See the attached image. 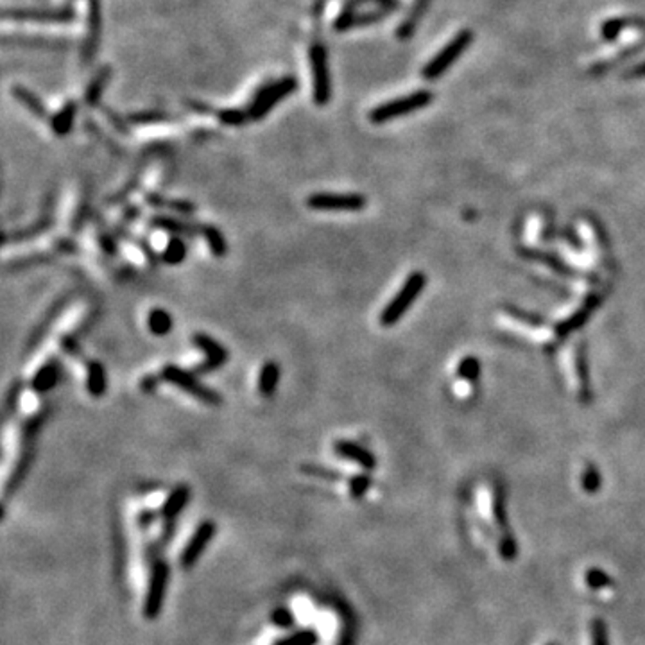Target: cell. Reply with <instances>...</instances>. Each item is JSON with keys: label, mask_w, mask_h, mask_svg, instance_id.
<instances>
[{"label": "cell", "mask_w": 645, "mask_h": 645, "mask_svg": "<svg viewBox=\"0 0 645 645\" xmlns=\"http://www.w3.org/2000/svg\"><path fill=\"white\" fill-rule=\"evenodd\" d=\"M24 391V382L22 380H15L11 386H9L8 394H6V403H4V418L9 420L11 416L17 412L18 409V402H20V394Z\"/></svg>", "instance_id": "cell-30"}, {"label": "cell", "mask_w": 645, "mask_h": 645, "mask_svg": "<svg viewBox=\"0 0 645 645\" xmlns=\"http://www.w3.org/2000/svg\"><path fill=\"white\" fill-rule=\"evenodd\" d=\"M76 115H78V103L76 100H69V103L63 104L60 112L51 117L52 133L56 136H67L74 127Z\"/></svg>", "instance_id": "cell-22"}, {"label": "cell", "mask_w": 645, "mask_h": 645, "mask_svg": "<svg viewBox=\"0 0 645 645\" xmlns=\"http://www.w3.org/2000/svg\"><path fill=\"white\" fill-rule=\"evenodd\" d=\"M56 249L60 253H67V255L79 253V246L72 238H60V240H56Z\"/></svg>", "instance_id": "cell-51"}, {"label": "cell", "mask_w": 645, "mask_h": 645, "mask_svg": "<svg viewBox=\"0 0 645 645\" xmlns=\"http://www.w3.org/2000/svg\"><path fill=\"white\" fill-rule=\"evenodd\" d=\"M161 380H164L161 373H158V375H156V373L145 375L143 378H140V391H142V393H148V394L154 393V391L158 389V386H160Z\"/></svg>", "instance_id": "cell-44"}, {"label": "cell", "mask_w": 645, "mask_h": 645, "mask_svg": "<svg viewBox=\"0 0 645 645\" xmlns=\"http://www.w3.org/2000/svg\"><path fill=\"white\" fill-rule=\"evenodd\" d=\"M160 373L161 377H164V382H169V384L176 386L178 389L185 391V393L194 396L195 400H200L204 405L217 407V405L222 403L221 394L217 393L215 389H212V387H208L206 384H203L194 371H186V369L179 368V366L167 364Z\"/></svg>", "instance_id": "cell-2"}, {"label": "cell", "mask_w": 645, "mask_h": 645, "mask_svg": "<svg viewBox=\"0 0 645 645\" xmlns=\"http://www.w3.org/2000/svg\"><path fill=\"white\" fill-rule=\"evenodd\" d=\"M200 231L204 237V240H206L208 247H210V251H212L213 256H217V258L226 256V253H228V242H226V237L221 231V228H217L215 224L204 222V224H200Z\"/></svg>", "instance_id": "cell-24"}, {"label": "cell", "mask_w": 645, "mask_h": 645, "mask_svg": "<svg viewBox=\"0 0 645 645\" xmlns=\"http://www.w3.org/2000/svg\"><path fill=\"white\" fill-rule=\"evenodd\" d=\"M11 96H13L18 103L22 104L27 112L33 113L36 118L51 122L52 115H48L47 106L44 104V100L36 96L35 91H30L29 88L22 87V85H13V87H11Z\"/></svg>", "instance_id": "cell-16"}, {"label": "cell", "mask_w": 645, "mask_h": 645, "mask_svg": "<svg viewBox=\"0 0 645 645\" xmlns=\"http://www.w3.org/2000/svg\"><path fill=\"white\" fill-rule=\"evenodd\" d=\"M188 500V488L186 486H179L178 490H174L173 495L169 497V500L165 502L164 511L165 515H174V513H178L183 506Z\"/></svg>", "instance_id": "cell-33"}, {"label": "cell", "mask_w": 645, "mask_h": 645, "mask_svg": "<svg viewBox=\"0 0 645 645\" xmlns=\"http://www.w3.org/2000/svg\"><path fill=\"white\" fill-rule=\"evenodd\" d=\"M87 126L90 127V133L94 134V136H97V139H99V140H103L104 145H106V148H108L109 151H112V152H117V154H124V151H122V149L118 148L117 143H113L112 140L108 139V136H104V134L99 131V127H97L96 124H94V122H87Z\"/></svg>", "instance_id": "cell-49"}, {"label": "cell", "mask_w": 645, "mask_h": 645, "mask_svg": "<svg viewBox=\"0 0 645 645\" xmlns=\"http://www.w3.org/2000/svg\"><path fill=\"white\" fill-rule=\"evenodd\" d=\"M459 375L463 378H468V380H475L479 377V362L473 357H468L466 360H463V364L459 366Z\"/></svg>", "instance_id": "cell-43"}, {"label": "cell", "mask_w": 645, "mask_h": 645, "mask_svg": "<svg viewBox=\"0 0 645 645\" xmlns=\"http://www.w3.org/2000/svg\"><path fill=\"white\" fill-rule=\"evenodd\" d=\"M109 79H112V69L109 67H103V69L97 70V74L90 79L87 90H85V104L87 106H90V108L99 106Z\"/></svg>", "instance_id": "cell-20"}, {"label": "cell", "mask_w": 645, "mask_h": 645, "mask_svg": "<svg viewBox=\"0 0 645 645\" xmlns=\"http://www.w3.org/2000/svg\"><path fill=\"white\" fill-rule=\"evenodd\" d=\"M139 183H140V178H139V176H136V178H134L133 182H131V183H126V185H124V188H122V191H118L117 194H113L112 197H108V201H106V204H117V203H122V201H126V200H127V195H131V192L136 191V186H139Z\"/></svg>", "instance_id": "cell-42"}, {"label": "cell", "mask_w": 645, "mask_h": 645, "mask_svg": "<svg viewBox=\"0 0 645 645\" xmlns=\"http://www.w3.org/2000/svg\"><path fill=\"white\" fill-rule=\"evenodd\" d=\"M581 484H583V490H585L586 493H595V491H599V488H601V475H599L597 468L586 466Z\"/></svg>", "instance_id": "cell-38"}, {"label": "cell", "mask_w": 645, "mask_h": 645, "mask_svg": "<svg viewBox=\"0 0 645 645\" xmlns=\"http://www.w3.org/2000/svg\"><path fill=\"white\" fill-rule=\"evenodd\" d=\"M217 121L221 122L222 126H230V127H238L244 126L247 121H251L249 118V113L244 112V109L238 108H224L215 112Z\"/></svg>", "instance_id": "cell-29"}, {"label": "cell", "mask_w": 645, "mask_h": 645, "mask_svg": "<svg viewBox=\"0 0 645 645\" xmlns=\"http://www.w3.org/2000/svg\"><path fill=\"white\" fill-rule=\"evenodd\" d=\"M143 201H145V204H148V206L156 208V210L167 208V197H164V195L158 194V192H145V195H143Z\"/></svg>", "instance_id": "cell-50"}, {"label": "cell", "mask_w": 645, "mask_h": 645, "mask_svg": "<svg viewBox=\"0 0 645 645\" xmlns=\"http://www.w3.org/2000/svg\"><path fill=\"white\" fill-rule=\"evenodd\" d=\"M167 208L183 217H192L197 212V204L188 200H167Z\"/></svg>", "instance_id": "cell-37"}, {"label": "cell", "mask_w": 645, "mask_h": 645, "mask_svg": "<svg viewBox=\"0 0 645 645\" xmlns=\"http://www.w3.org/2000/svg\"><path fill=\"white\" fill-rule=\"evenodd\" d=\"M432 6V0H414L409 9L407 17L403 18L402 22H400L398 29H396V38L398 39H409L411 36H414L416 29L421 24V20L425 18L429 8Z\"/></svg>", "instance_id": "cell-15"}, {"label": "cell", "mask_w": 645, "mask_h": 645, "mask_svg": "<svg viewBox=\"0 0 645 645\" xmlns=\"http://www.w3.org/2000/svg\"><path fill=\"white\" fill-rule=\"evenodd\" d=\"M127 121H130L131 124H158V122H170L174 121V118L170 117L169 113L152 109V112L131 113L130 117H127Z\"/></svg>", "instance_id": "cell-31"}, {"label": "cell", "mask_w": 645, "mask_h": 645, "mask_svg": "<svg viewBox=\"0 0 645 645\" xmlns=\"http://www.w3.org/2000/svg\"><path fill=\"white\" fill-rule=\"evenodd\" d=\"M498 552H500V556H502V558H506L507 561H509V559H513L516 556V552H518V549H516V542L513 540L511 536H509V534L502 536V540H500V545H498Z\"/></svg>", "instance_id": "cell-45"}, {"label": "cell", "mask_w": 645, "mask_h": 645, "mask_svg": "<svg viewBox=\"0 0 645 645\" xmlns=\"http://www.w3.org/2000/svg\"><path fill=\"white\" fill-rule=\"evenodd\" d=\"M473 39H475V35H473L472 29H461L459 33H457V35H455L454 38L423 67V70H421L423 79H427V81H436V79L441 78L443 74H446V70L450 69L455 61L463 56L464 51L473 44Z\"/></svg>", "instance_id": "cell-4"}, {"label": "cell", "mask_w": 645, "mask_h": 645, "mask_svg": "<svg viewBox=\"0 0 645 645\" xmlns=\"http://www.w3.org/2000/svg\"><path fill=\"white\" fill-rule=\"evenodd\" d=\"M103 38V6L100 0H88V33L82 45V60L90 63L99 51Z\"/></svg>", "instance_id": "cell-10"}, {"label": "cell", "mask_w": 645, "mask_h": 645, "mask_svg": "<svg viewBox=\"0 0 645 645\" xmlns=\"http://www.w3.org/2000/svg\"><path fill=\"white\" fill-rule=\"evenodd\" d=\"M590 633H592V645H610V637H608V628L604 620H592Z\"/></svg>", "instance_id": "cell-36"}, {"label": "cell", "mask_w": 645, "mask_h": 645, "mask_svg": "<svg viewBox=\"0 0 645 645\" xmlns=\"http://www.w3.org/2000/svg\"><path fill=\"white\" fill-rule=\"evenodd\" d=\"M369 484H371V481H369L368 475L353 477V479H351V482H350L351 495H353V497H362V495L368 491Z\"/></svg>", "instance_id": "cell-48"}, {"label": "cell", "mask_w": 645, "mask_h": 645, "mask_svg": "<svg viewBox=\"0 0 645 645\" xmlns=\"http://www.w3.org/2000/svg\"><path fill=\"white\" fill-rule=\"evenodd\" d=\"M301 470H303L305 473H308V475L323 477V479H330V481L341 479V475H339L337 472L326 470V468H323V466H314V464H305V466H301Z\"/></svg>", "instance_id": "cell-47"}, {"label": "cell", "mask_w": 645, "mask_h": 645, "mask_svg": "<svg viewBox=\"0 0 645 645\" xmlns=\"http://www.w3.org/2000/svg\"><path fill=\"white\" fill-rule=\"evenodd\" d=\"M67 305H69V296H63V298L58 299L56 303H54L51 308H48V312L44 316V321H42L38 326H36V330L33 332V335H30L29 342H27V351H33L36 346H38L39 341H42L45 335H47V332L51 330L52 323H54V321L60 317V314L65 310Z\"/></svg>", "instance_id": "cell-19"}, {"label": "cell", "mask_w": 645, "mask_h": 645, "mask_svg": "<svg viewBox=\"0 0 645 645\" xmlns=\"http://www.w3.org/2000/svg\"><path fill=\"white\" fill-rule=\"evenodd\" d=\"M139 215H140V206H136V204H130V206L124 210V221L126 222L136 221Z\"/></svg>", "instance_id": "cell-54"}, {"label": "cell", "mask_w": 645, "mask_h": 645, "mask_svg": "<svg viewBox=\"0 0 645 645\" xmlns=\"http://www.w3.org/2000/svg\"><path fill=\"white\" fill-rule=\"evenodd\" d=\"M52 256L51 255H33V256H26L22 260H17V262H11V264L6 265V269H24L29 267V265H36V264H45V262H51Z\"/></svg>", "instance_id": "cell-40"}, {"label": "cell", "mask_w": 645, "mask_h": 645, "mask_svg": "<svg viewBox=\"0 0 645 645\" xmlns=\"http://www.w3.org/2000/svg\"><path fill=\"white\" fill-rule=\"evenodd\" d=\"M60 344H61V350L65 351L67 355L81 357V346H79L78 339H76L74 335H63Z\"/></svg>", "instance_id": "cell-46"}, {"label": "cell", "mask_w": 645, "mask_h": 645, "mask_svg": "<svg viewBox=\"0 0 645 645\" xmlns=\"http://www.w3.org/2000/svg\"><path fill=\"white\" fill-rule=\"evenodd\" d=\"M103 113L104 117H106V121L112 124L113 130H117L121 134H130V127H127L126 121H124L118 113L113 112L112 108H103Z\"/></svg>", "instance_id": "cell-41"}, {"label": "cell", "mask_w": 645, "mask_h": 645, "mask_svg": "<svg viewBox=\"0 0 645 645\" xmlns=\"http://www.w3.org/2000/svg\"><path fill=\"white\" fill-rule=\"evenodd\" d=\"M425 283H427L425 274L420 273V271H414V273H412L411 276L405 280L402 289L394 294V298L391 299L389 305H386V308L382 310L380 325L382 326L396 325V323H398V321L403 317V314H405V312L411 308V305L414 303V299L421 294Z\"/></svg>", "instance_id": "cell-6"}, {"label": "cell", "mask_w": 645, "mask_h": 645, "mask_svg": "<svg viewBox=\"0 0 645 645\" xmlns=\"http://www.w3.org/2000/svg\"><path fill=\"white\" fill-rule=\"evenodd\" d=\"M108 389V377L106 368L99 360H88L87 362V391L94 398H100Z\"/></svg>", "instance_id": "cell-21"}, {"label": "cell", "mask_w": 645, "mask_h": 645, "mask_svg": "<svg viewBox=\"0 0 645 645\" xmlns=\"http://www.w3.org/2000/svg\"><path fill=\"white\" fill-rule=\"evenodd\" d=\"M387 11L384 9H371V11H359V9H342L341 15L335 18L334 27L337 33L342 30L355 29V27H366L371 24H377L387 17Z\"/></svg>", "instance_id": "cell-11"}, {"label": "cell", "mask_w": 645, "mask_h": 645, "mask_svg": "<svg viewBox=\"0 0 645 645\" xmlns=\"http://www.w3.org/2000/svg\"><path fill=\"white\" fill-rule=\"evenodd\" d=\"M58 382H60V364L51 359L35 373V377L29 382V387L35 393L45 394L54 389Z\"/></svg>", "instance_id": "cell-17"}, {"label": "cell", "mask_w": 645, "mask_h": 645, "mask_svg": "<svg viewBox=\"0 0 645 645\" xmlns=\"http://www.w3.org/2000/svg\"><path fill=\"white\" fill-rule=\"evenodd\" d=\"M52 224H54V221H52V217H51V215H44V217H42V219H39L38 222H35V224L29 226V228H24V230L17 231V233H11V235L6 233L4 244H9V242H22V240H27V238H35V237H38V235H42V233H45V231L51 230Z\"/></svg>", "instance_id": "cell-26"}, {"label": "cell", "mask_w": 645, "mask_h": 645, "mask_svg": "<svg viewBox=\"0 0 645 645\" xmlns=\"http://www.w3.org/2000/svg\"><path fill=\"white\" fill-rule=\"evenodd\" d=\"M624 79H644L645 78V61L638 63V65L631 67L622 74Z\"/></svg>", "instance_id": "cell-52"}, {"label": "cell", "mask_w": 645, "mask_h": 645, "mask_svg": "<svg viewBox=\"0 0 645 645\" xmlns=\"http://www.w3.org/2000/svg\"><path fill=\"white\" fill-rule=\"evenodd\" d=\"M296 88H298V81H296V78H292V76H287V78L264 85L251 99L249 109H247L249 118H251V121H262V118H265L269 115V112L276 108L278 104L282 103L285 97L292 96L296 91Z\"/></svg>", "instance_id": "cell-3"}, {"label": "cell", "mask_w": 645, "mask_h": 645, "mask_svg": "<svg viewBox=\"0 0 645 645\" xmlns=\"http://www.w3.org/2000/svg\"><path fill=\"white\" fill-rule=\"evenodd\" d=\"M186 253H188V247H186L183 237L174 235V237L169 238V242H167L164 253H161V262L169 265H179L186 258Z\"/></svg>", "instance_id": "cell-28"}, {"label": "cell", "mask_w": 645, "mask_h": 645, "mask_svg": "<svg viewBox=\"0 0 645 645\" xmlns=\"http://www.w3.org/2000/svg\"><path fill=\"white\" fill-rule=\"evenodd\" d=\"M642 52H645V38H642L640 42H637V44H633V45H629V47H626L624 51H620L619 54H615L613 58H610V60L599 61V63H595V65L590 67V70H588L590 76H594V78H601V76L610 74L611 70L617 69V67L624 65V63H628V61H631L633 58L640 56Z\"/></svg>", "instance_id": "cell-12"}, {"label": "cell", "mask_w": 645, "mask_h": 645, "mask_svg": "<svg viewBox=\"0 0 645 645\" xmlns=\"http://www.w3.org/2000/svg\"><path fill=\"white\" fill-rule=\"evenodd\" d=\"M366 204V197L355 192H316L307 197V206L319 212H360Z\"/></svg>", "instance_id": "cell-7"}, {"label": "cell", "mask_w": 645, "mask_h": 645, "mask_svg": "<svg viewBox=\"0 0 645 645\" xmlns=\"http://www.w3.org/2000/svg\"><path fill=\"white\" fill-rule=\"evenodd\" d=\"M148 326L152 335L164 337V335H169L173 332L174 319L165 308H152L148 316Z\"/></svg>", "instance_id": "cell-25"}, {"label": "cell", "mask_w": 645, "mask_h": 645, "mask_svg": "<svg viewBox=\"0 0 645 645\" xmlns=\"http://www.w3.org/2000/svg\"><path fill=\"white\" fill-rule=\"evenodd\" d=\"M212 531H213V527L210 524H204L203 527L197 529L195 536L191 540V545L185 549V554H183V565H191L192 561L200 556L204 543H206L208 540H210V536H212Z\"/></svg>", "instance_id": "cell-27"}, {"label": "cell", "mask_w": 645, "mask_h": 645, "mask_svg": "<svg viewBox=\"0 0 645 645\" xmlns=\"http://www.w3.org/2000/svg\"><path fill=\"white\" fill-rule=\"evenodd\" d=\"M434 100V94L429 90H418L412 91L409 96L396 97L393 100L378 104L377 108H373L369 112L368 118L373 124H386V122L394 121V118L407 117L409 113L423 109L425 106H429Z\"/></svg>", "instance_id": "cell-1"}, {"label": "cell", "mask_w": 645, "mask_h": 645, "mask_svg": "<svg viewBox=\"0 0 645 645\" xmlns=\"http://www.w3.org/2000/svg\"><path fill=\"white\" fill-rule=\"evenodd\" d=\"M280 375H282V369L278 366V362L274 360H269L262 366L258 373V393L264 396V398H271L278 389V384H280Z\"/></svg>", "instance_id": "cell-23"}, {"label": "cell", "mask_w": 645, "mask_h": 645, "mask_svg": "<svg viewBox=\"0 0 645 645\" xmlns=\"http://www.w3.org/2000/svg\"><path fill=\"white\" fill-rule=\"evenodd\" d=\"M192 342H194V346L197 350H201L206 355V359L203 360L201 364H195L194 369L192 371L195 375H206V373H212L215 369L222 368L228 359H230V353L222 346L221 342L215 341L212 335L203 334V332H197V334L192 335Z\"/></svg>", "instance_id": "cell-8"}, {"label": "cell", "mask_w": 645, "mask_h": 645, "mask_svg": "<svg viewBox=\"0 0 645 645\" xmlns=\"http://www.w3.org/2000/svg\"><path fill=\"white\" fill-rule=\"evenodd\" d=\"M97 242H99V247L108 256L117 255L118 244H117V238H115V235H113V233H109V231H104V230L99 231V233H97Z\"/></svg>", "instance_id": "cell-39"}, {"label": "cell", "mask_w": 645, "mask_h": 645, "mask_svg": "<svg viewBox=\"0 0 645 645\" xmlns=\"http://www.w3.org/2000/svg\"><path fill=\"white\" fill-rule=\"evenodd\" d=\"M314 637H312L310 633H303V635H296L290 640H285L282 645H308L312 644Z\"/></svg>", "instance_id": "cell-53"}, {"label": "cell", "mask_w": 645, "mask_h": 645, "mask_svg": "<svg viewBox=\"0 0 645 645\" xmlns=\"http://www.w3.org/2000/svg\"><path fill=\"white\" fill-rule=\"evenodd\" d=\"M308 63L312 76V99L316 106H326L332 100V76L325 45H312L308 51Z\"/></svg>", "instance_id": "cell-5"}, {"label": "cell", "mask_w": 645, "mask_h": 645, "mask_svg": "<svg viewBox=\"0 0 645 645\" xmlns=\"http://www.w3.org/2000/svg\"><path fill=\"white\" fill-rule=\"evenodd\" d=\"M164 581H165V572L164 570L156 572L154 581H152V585H151V592H149V602H148L149 611H151L152 608L160 606L161 594H164Z\"/></svg>", "instance_id": "cell-35"}, {"label": "cell", "mask_w": 645, "mask_h": 645, "mask_svg": "<svg viewBox=\"0 0 645 645\" xmlns=\"http://www.w3.org/2000/svg\"><path fill=\"white\" fill-rule=\"evenodd\" d=\"M117 233L121 235L122 238H126V240H131V242H134V246H136V247H140V249H142L143 255H145V258H148L149 264H151V265H156V264H158V260H160V256H158V253H156L154 249H152V246L148 242V240H145V238L134 237V235L127 233V231H126V230H122V228H118Z\"/></svg>", "instance_id": "cell-32"}, {"label": "cell", "mask_w": 645, "mask_h": 645, "mask_svg": "<svg viewBox=\"0 0 645 645\" xmlns=\"http://www.w3.org/2000/svg\"><path fill=\"white\" fill-rule=\"evenodd\" d=\"M149 228L152 230H161L165 233H170L174 237H195L197 233H201L200 228L195 230V226L191 224V222L183 221L179 217L176 215H152L151 219L148 221Z\"/></svg>", "instance_id": "cell-13"}, {"label": "cell", "mask_w": 645, "mask_h": 645, "mask_svg": "<svg viewBox=\"0 0 645 645\" xmlns=\"http://www.w3.org/2000/svg\"><path fill=\"white\" fill-rule=\"evenodd\" d=\"M4 18L20 20V22H54L67 24L76 18L74 11L69 9H6Z\"/></svg>", "instance_id": "cell-9"}, {"label": "cell", "mask_w": 645, "mask_h": 645, "mask_svg": "<svg viewBox=\"0 0 645 645\" xmlns=\"http://www.w3.org/2000/svg\"><path fill=\"white\" fill-rule=\"evenodd\" d=\"M549 645H556V644H549Z\"/></svg>", "instance_id": "cell-55"}, {"label": "cell", "mask_w": 645, "mask_h": 645, "mask_svg": "<svg viewBox=\"0 0 645 645\" xmlns=\"http://www.w3.org/2000/svg\"><path fill=\"white\" fill-rule=\"evenodd\" d=\"M628 27H637V29L645 30V20L640 17H613L608 18L606 22L601 26V38L604 42H615L624 29Z\"/></svg>", "instance_id": "cell-18"}, {"label": "cell", "mask_w": 645, "mask_h": 645, "mask_svg": "<svg viewBox=\"0 0 645 645\" xmlns=\"http://www.w3.org/2000/svg\"><path fill=\"white\" fill-rule=\"evenodd\" d=\"M585 583L592 590H604L608 588V586H611L610 576H608L604 570H601V568H590V570H586Z\"/></svg>", "instance_id": "cell-34"}, {"label": "cell", "mask_w": 645, "mask_h": 645, "mask_svg": "<svg viewBox=\"0 0 645 645\" xmlns=\"http://www.w3.org/2000/svg\"><path fill=\"white\" fill-rule=\"evenodd\" d=\"M334 452L342 459H348L362 466L364 470H375V466H377L375 455L368 448H364L353 441H335Z\"/></svg>", "instance_id": "cell-14"}]
</instances>
